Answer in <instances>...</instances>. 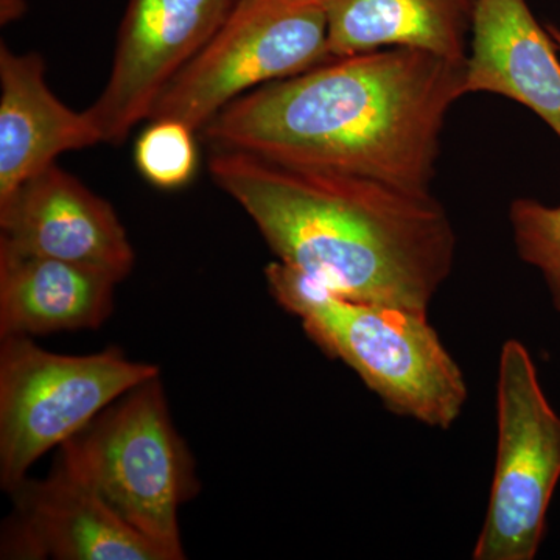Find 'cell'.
<instances>
[{
	"label": "cell",
	"instance_id": "17",
	"mask_svg": "<svg viewBox=\"0 0 560 560\" xmlns=\"http://www.w3.org/2000/svg\"><path fill=\"white\" fill-rule=\"evenodd\" d=\"M548 32H550L552 40H555L556 47H558V51L560 54V31L555 25H548Z\"/></svg>",
	"mask_w": 560,
	"mask_h": 560
},
{
	"label": "cell",
	"instance_id": "1",
	"mask_svg": "<svg viewBox=\"0 0 560 560\" xmlns=\"http://www.w3.org/2000/svg\"><path fill=\"white\" fill-rule=\"evenodd\" d=\"M466 61L382 49L330 58L242 95L202 128L213 150L431 194Z\"/></svg>",
	"mask_w": 560,
	"mask_h": 560
},
{
	"label": "cell",
	"instance_id": "10",
	"mask_svg": "<svg viewBox=\"0 0 560 560\" xmlns=\"http://www.w3.org/2000/svg\"><path fill=\"white\" fill-rule=\"evenodd\" d=\"M0 245L127 279L135 249L116 210L57 164L0 205Z\"/></svg>",
	"mask_w": 560,
	"mask_h": 560
},
{
	"label": "cell",
	"instance_id": "2",
	"mask_svg": "<svg viewBox=\"0 0 560 560\" xmlns=\"http://www.w3.org/2000/svg\"><path fill=\"white\" fill-rule=\"evenodd\" d=\"M209 171L279 261L350 300L427 312L451 276L452 221L433 194L213 150Z\"/></svg>",
	"mask_w": 560,
	"mask_h": 560
},
{
	"label": "cell",
	"instance_id": "4",
	"mask_svg": "<svg viewBox=\"0 0 560 560\" xmlns=\"http://www.w3.org/2000/svg\"><path fill=\"white\" fill-rule=\"evenodd\" d=\"M58 458L171 560L184 559L179 511L198 492L194 456L161 375L128 390L58 448Z\"/></svg>",
	"mask_w": 560,
	"mask_h": 560
},
{
	"label": "cell",
	"instance_id": "11",
	"mask_svg": "<svg viewBox=\"0 0 560 560\" xmlns=\"http://www.w3.org/2000/svg\"><path fill=\"white\" fill-rule=\"evenodd\" d=\"M0 205L69 151L103 142L90 113H77L50 91L38 54L0 44Z\"/></svg>",
	"mask_w": 560,
	"mask_h": 560
},
{
	"label": "cell",
	"instance_id": "9",
	"mask_svg": "<svg viewBox=\"0 0 560 560\" xmlns=\"http://www.w3.org/2000/svg\"><path fill=\"white\" fill-rule=\"evenodd\" d=\"M10 495L14 510L2 530V559L171 560L60 458L46 478H25Z\"/></svg>",
	"mask_w": 560,
	"mask_h": 560
},
{
	"label": "cell",
	"instance_id": "3",
	"mask_svg": "<svg viewBox=\"0 0 560 560\" xmlns=\"http://www.w3.org/2000/svg\"><path fill=\"white\" fill-rule=\"evenodd\" d=\"M265 276L280 307L298 316L308 338L348 364L388 410L444 430L459 418L469 389L429 313L350 300L279 260Z\"/></svg>",
	"mask_w": 560,
	"mask_h": 560
},
{
	"label": "cell",
	"instance_id": "15",
	"mask_svg": "<svg viewBox=\"0 0 560 560\" xmlns=\"http://www.w3.org/2000/svg\"><path fill=\"white\" fill-rule=\"evenodd\" d=\"M194 130L183 121L151 120L136 142L135 160L143 178L160 189H179L198 165Z\"/></svg>",
	"mask_w": 560,
	"mask_h": 560
},
{
	"label": "cell",
	"instance_id": "8",
	"mask_svg": "<svg viewBox=\"0 0 560 560\" xmlns=\"http://www.w3.org/2000/svg\"><path fill=\"white\" fill-rule=\"evenodd\" d=\"M238 0H128L108 84L86 109L103 142L124 143L162 92L226 24Z\"/></svg>",
	"mask_w": 560,
	"mask_h": 560
},
{
	"label": "cell",
	"instance_id": "12",
	"mask_svg": "<svg viewBox=\"0 0 560 560\" xmlns=\"http://www.w3.org/2000/svg\"><path fill=\"white\" fill-rule=\"evenodd\" d=\"M489 92L533 110L560 139V60L526 0H477L466 94Z\"/></svg>",
	"mask_w": 560,
	"mask_h": 560
},
{
	"label": "cell",
	"instance_id": "13",
	"mask_svg": "<svg viewBox=\"0 0 560 560\" xmlns=\"http://www.w3.org/2000/svg\"><path fill=\"white\" fill-rule=\"evenodd\" d=\"M119 280L0 245V338L95 330L108 320Z\"/></svg>",
	"mask_w": 560,
	"mask_h": 560
},
{
	"label": "cell",
	"instance_id": "16",
	"mask_svg": "<svg viewBox=\"0 0 560 560\" xmlns=\"http://www.w3.org/2000/svg\"><path fill=\"white\" fill-rule=\"evenodd\" d=\"M510 219L518 256L541 272L560 312V205L521 198L512 202Z\"/></svg>",
	"mask_w": 560,
	"mask_h": 560
},
{
	"label": "cell",
	"instance_id": "14",
	"mask_svg": "<svg viewBox=\"0 0 560 560\" xmlns=\"http://www.w3.org/2000/svg\"><path fill=\"white\" fill-rule=\"evenodd\" d=\"M331 58L382 49L430 51L467 61L477 0H315Z\"/></svg>",
	"mask_w": 560,
	"mask_h": 560
},
{
	"label": "cell",
	"instance_id": "6",
	"mask_svg": "<svg viewBox=\"0 0 560 560\" xmlns=\"http://www.w3.org/2000/svg\"><path fill=\"white\" fill-rule=\"evenodd\" d=\"M315 0H238L226 24L162 92L150 120L201 131L242 95L330 60Z\"/></svg>",
	"mask_w": 560,
	"mask_h": 560
},
{
	"label": "cell",
	"instance_id": "7",
	"mask_svg": "<svg viewBox=\"0 0 560 560\" xmlns=\"http://www.w3.org/2000/svg\"><path fill=\"white\" fill-rule=\"evenodd\" d=\"M497 460L475 560H533L560 481V416L521 341L501 348L497 378Z\"/></svg>",
	"mask_w": 560,
	"mask_h": 560
},
{
	"label": "cell",
	"instance_id": "5",
	"mask_svg": "<svg viewBox=\"0 0 560 560\" xmlns=\"http://www.w3.org/2000/svg\"><path fill=\"white\" fill-rule=\"evenodd\" d=\"M161 375L119 348L65 355L28 337L0 338V485L18 488L36 460L75 438L121 396Z\"/></svg>",
	"mask_w": 560,
	"mask_h": 560
}]
</instances>
